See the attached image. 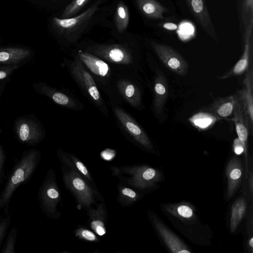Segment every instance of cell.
Returning a JSON list of instances; mask_svg holds the SVG:
<instances>
[{
	"instance_id": "obj_34",
	"label": "cell",
	"mask_w": 253,
	"mask_h": 253,
	"mask_svg": "<svg viewBox=\"0 0 253 253\" xmlns=\"http://www.w3.org/2000/svg\"><path fill=\"white\" fill-rule=\"evenodd\" d=\"M6 160V156L4 150L0 145V180L4 169Z\"/></svg>"
},
{
	"instance_id": "obj_26",
	"label": "cell",
	"mask_w": 253,
	"mask_h": 253,
	"mask_svg": "<svg viewBox=\"0 0 253 253\" xmlns=\"http://www.w3.org/2000/svg\"><path fill=\"white\" fill-rule=\"evenodd\" d=\"M217 120L210 112H199L192 116L189 122L195 127L203 130L210 127Z\"/></svg>"
},
{
	"instance_id": "obj_13",
	"label": "cell",
	"mask_w": 253,
	"mask_h": 253,
	"mask_svg": "<svg viewBox=\"0 0 253 253\" xmlns=\"http://www.w3.org/2000/svg\"><path fill=\"white\" fill-rule=\"evenodd\" d=\"M232 120L235 124L238 139L242 143L244 148L246 163V178L248 174V139L250 133L249 126L244 113L239 97L235 106Z\"/></svg>"
},
{
	"instance_id": "obj_33",
	"label": "cell",
	"mask_w": 253,
	"mask_h": 253,
	"mask_svg": "<svg viewBox=\"0 0 253 253\" xmlns=\"http://www.w3.org/2000/svg\"><path fill=\"white\" fill-rule=\"evenodd\" d=\"M11 221L10 215L0 219V246L4 239Z\"/></svg>"
},
{
	"instance_id": "obj_18",
	"label": "cell",
	"mask_w": 253,
	"mask_h": 253,
	"mask_svg": "<svg viewBox=\"0 0 253 253\" xmlns=\"http://www.w3.org/2000/svg\"><path fill=\"white\" fill-rule=\"evenodd\" d=\"M97 9V5L95 4L77 16L68 18L54 17L53 22L57 28L63 31H73L89 19Z\"/></svg>"
},
{
	"instance_id": "obj_35",
	"label": "cell",
	"mask_w": 253,
	"mask_h": 253,
	"mask_svg": "<svg viewBox=\"0 0 253 253\" xmlns=\"http://www.w3.org/2000/svg\"><path fill=\"white\" fill-rule=\"evenodd\" d=\"M234 150L237 155L242 154L244 151V146L238 138L235 140L234 142Z\"/></svg>"
},
{
	"instance_id": "obj_23",
	"label": "cell",
	"mask_w": 253,
	"mask_h": 253,
	"mask_svg": "<svg viewBox=\"0 0 253 253\" xmlns=\"http://www.w3.org/2000/svg\"><path fill=\"white\" fill-rule=\"evenodd\" d=\"M30 55L29 50L21 47L0 48V63L16 64L23 61Z\"/></svg>"
},
{
	"instance_id": "obj_7",
	"label": "cell",
	"mask_w": 253,
	"mask_h": 253,
	"mask_svg": "<svg viewBox=\"0 0 253 253\" xmlns=\"http://www.w3.org/2000/svg\"><path fill=\"white\" fill-rule=\"evenodd\" d=\"M90 51L101 59L117 65H131L133 61L131 51L121 44L96 45Z\"/></svg>"
},
{
	"instance_id": "obj_19",
	"label": "cell",
	"mask_w": 253,
	"mask_h": 253,
	"mask_svg": "<svg viewBox=\"0 0 253 253\" xmlns=\"http://www.w3.org/2000/svg\"><path fill=\"white\" fill-rule=\"evenodd\" d=\"M118 90L131 106L139 107L141 104V92L138 87L132 81L121 78L116 82Z\"/></svg>"
},
{
	"instance_id": "obj_36",
	"label": "cell",
	"mask_w": 253,
	"mask_h": 253,
	"mask_svg": "<svg viewBox=\"0 0 253 253\" xmlns=\"http://www.w3.org/2000/svg\"><path fill=\"white\" fill-rule=\"evenodd\" d=\"M163 28L166 29L174 31L177 29V26L175 23H171V22H167L165 23L163 25Z\"/></svg>"
},
{
	"instance_id": "obj_4",
	"label": "cell",
	"mask_w": 253,
	"mask_h": 253,
	"mask_svg": "<svg viewBox=\"0 0 253 253\" xmlns=\"http://www.w3.org/2000/svg\"><path fill=\"white\" fill-rule=\"evenodd\" d=\"M69 71L85 95L105 115L107 108L92 76L77 57L68 65Z\"/></svg>"
},
{
	"instance_id": "obj_30",
	"label": "cell",
	"mask_w": 253,
	"mask_h": 253,
	"mask_svg": "<svg viewBox=\"0 0 253 253\" xmlns=\"http://www.w3.org/2000/svg\"><path fill=\"white\" fill-rule=\"evenodd\" d=\"M89 0H73L67 5L62 14V18H70L77 13Z\"/></svg>"
},
{
	"instance_id": "obj_10",
	"label": "cell",
	"mask_w": 253,
	"mask_h": 253,
	"mask_svg": "<svg viewBox=\"0 0 253 253\" xmlns=\"http://www.w3.org/2000/svg\"><path fill=\"white\" fill-rule=\"evenodd\" d=\"M149 218L159 236L169 251L173 253H191L185 244L169 229L154 213H149Z\"/></svg>"
},
{
	"instance_id": "obj_37",
	"label": "cell",
	"mask_w": 253,
	"mask_h": 253,
	"mask_svg": "<svg viewBox=\"0 0 253 253\" xmlns=\"http://www.w3.org/2000/svg\"><path fill=\"white\" fill-rule=\"evenodd\" d=\"M113 154L112 151L110 152V150H109V153L108 151H104V152H102L101 155L104 159L109 160L113 157Z\"/></svg>"
},
{
	"instance_id": "obj_38",
	"label": "cell",
	"mask_w": 253,
	"mask_h": 253,
	"mask_svg": "<svg viewBox=\"0 0 253 253\" xmlns=\"http://www.w3.org/2000/svg\"><path fill=\"white\" fill-rule=\"evenodd\" d=\"M249 190L250 191V192L251 194H253V173L252 172H251L249 173Z\"/></svg>"
},
{
	"instance_id": "obj_25",
	"label": "cell",
	"mask_w": 253,
	"mask_h": 253,
	"mask_svg": "<svg viewBox=\"0 0 253 253\" xmlns=\"http://www.w3.org/2000/svg\"><path fill=\"white\" fill-rule=\"evenodd\" d=\"M247 201L243 197L237 199L231 207L230 229L233 233L243 218L247 210Z\"/></svg>"
},
{
	"instance_id": "obj_6",
	"label": "cell",
	"mask_w": 253,
	"mask_h": 253,
	"mask_svg": "<svg viewBox=\"0 0 253 253\" xmlns=\"http://www.w3.org/2000/svg\"><path fill=\"white\" fill-rule=\"evenodd\" d=\"M152 46L163 64L175 74L187 75L188 65L185 59L174 48L169 45L153 42Z\"/></svg>"
},
{
	"instance_id": "obj_41",
	"label": "cell",
	"mask_w": 253,
	"mask_h": 253,
	"mask_svg": "<svg viewBox=\"0 0 253 253\" xmlns=\"http://www.w3.org/2000/svg\"><path fill=\"white\" fill-rule=\"evenodd\" d=\"M247 4L251 10H253V0H247Z\"/></svg>"
},
{
	"instance_id": "obj_24",
	"label": "cell",
	"mask_w": 253,
	"mask_h": 253,
	"mask_svg": "<svg viewBox=\"0 0 253 253\" xmlns=\"http://www.w3.org/2000/svg\"><path fill=\"white\" fill-rule=\"evenodd\" d=\"M164 209L169 214L182 221L194 219L196 216L193 207L184 203L166 205Z\"/></svg>"
},
{
	"instance_id": "obj_16",
	"label": "cell",
	"mask_w": 253,
	"mask_h": 253,
	"mask_svg": "<svg viewBox=\"0 0 253 253\" xmlns=\"http://www.w3.org/2000/svg\"><path fill=\"white\" fill-rule=\"evenodd\" d=\"M239 96L237 93L217 98L207 109L217 119H227L233 116L234 108Z\"/></svg>"
},
{
	"instance_id": "obj_29",
	"label": "cell",
	"mask_w": 253,
	"mask_h": 253,
	"mask_svg": "<svg viewBox=\"0 0 253 253\" xmlns=\"http://www.w3.org/2000/svg\"><path fill=\"white\" fill-rule=\"evenodd\" d=\"M118 201L124 206H129L139 199V195L133 189L121 185L118 186Z\"/></svg>"
},
{
	"instance_id": "obj_28",
	"label": "cell",
	"mask_w": 253,
	"mask_h": 253,
	"mask_svg": "<svg viewBox=\"0 0 253 253\" xmlns=\"http://www.w3.org/2000/svg\"><path fill=\"white\" fill-rule=\"evenodd\" d=\"M18 134L21 142L31 144L39 142L41 137L40 133L32 130L30 125L27 123H24L20 125Z\"/></svg>"
},
{
	"instance_id": "obj_3",
	"label": "cell",
	"mask_w": 253,
	"mask_h": 253,
	"mask_svg": "<svg viewBox=\"0 0 253 253\" xmlns=\"http://www.w3.org/2000/svg\"><path fill=\"white\" fill-rule=\"evenodd\" d=\"M116 174H125L126 183L138 189L144 190L156 185L162 179V173L156 169L147 165L115 168Z\"/></svg>"
},
{
	"instance_id": "obj_15",
	"label": "cell",
	"mask_w": 253,
	"mask_h": 253,
	"mask_svg": "<svg viewBox=\"0 0 253 253\" xmlns=\"http://www.w3.org/2000/svg\"><path fill=\"white\" fill-rule=\"evenodd\" d=\"M243 174V167L241 160L237 156H233L226 168L227 199H230L237 191L241 182Z\"/></svg>"
},
{
	"instance_id": "obj_40",
	"label": "cell",
	"mask_w": 253,
	"mask_h": 253,
	"mask_svg": "<svg viewBox=\"0 0 253 253\" xmlns=\"http://www.w3.org/2000/svg\"><path fill=\"white\" fill-rule=\"evenodd\" d=\"M6 73L2 71H0V80L4 79L6 77Z\"/></svg>"
},
{
	"instance_id": "obj_5",
	"label": "cell",
	"mask_w": 253,
	"mask_h": 253,
	"mask_svg": "<svg viewBox=\"0 0 253 253\" xmlns=\"http://www.w3.org/2000/svg\"><path fill=\"white\" fill-rule=\"evenodd\" d=\"M38 199L42 210L48 217L57 219L61 213L57 206L61 200L56 176L52 169H49L38 192Z\"/></svg>"
},
{
	"instance_id": "obj_2",
	"label": "cell",
	"mask_w": 253,
	"mask_h": 253,
	"mask_svg": "<svg viewBox=\"0 0 253 253\" xmlns=\"http://www.w3.org/2000/svg\"><path fill=\"white\" fill-rule=\"evenodd\" d=\"M62 176L65 186L72 193L80 209L87 210L95 204L97 191L81 174L71 169L65 170L62 168Z\"/></svg>"
},
{
	"instance_id": "obj_22",
	"label": "cell",
	"mask_w": 253,
	"mask_h": 253,
	"mask_svg": "<svg viewBox=\"0 0 253 253\" xmlns=\"http://www.w3.org/2000/svg\"><path fill=\"white\" fill-rule=\"evenodd\" d=\"M140 11L146 17L152 19H163V13L168 10L157 0H136Z\"/></svg>"
},
{
	"instance_id": "obj_17",
	"label": "cell",
	"mask_w": 253,
	"mask_h": 253,
	"mask_svg": "<svg viewBox=\"0 0 253 253\" xmlns=\"http://www.w3.org/2000/svg\"><path fill=\"white\" fill-rule=\"evenodd\" d=\"M153 108L157 115L161 114L168 97V87L165 75L157 70L154 80Z\"/></svg>"
},
{
	"instance_id": "obj_27",
	"label": "cell",
	"mask_w": 253,
	"mask_h": 253,
	"mask_svg": "<svg viewBox=\"0 0 253 253\" xmlns=\"http://www.w3.org/2000/svg\"><path fill=\"white\" fill-rule=\"evenodd\" d=\"M129 20V11L127 6L120 1L116 8L115 21L116 28L120 33H123L127 28Z\"/></svg>"
},
{
	"instance_id": "obj_8",
	"label": "cell",
	"mask_w": 253,
	"mask_h": 253,
	"mask_svg": "<svg viewBox=\"0 0 253 253\" xmlns=\"http://www.w3.org/2000/svg\"><path fill=\"white\" fill-rule=\"evenodd\" d=\"M113 111L117 120L130 136L139 145L149 151L153 149L152 143L144 129L126 111L114 106Z\"/></svg>"
},
{
	"instance_id": "obj_31",
	"label": "cell",
	"mask_w": 253,
	"mask_h": 253,
	"mask_svg": "<svg viewBox=\"0 0 253 253\" xmlns=\"http://www.w3.org/2000/svg\"><path fill=\"white\" fill-rule=\"evenodd\" d=\"M17 230L13 226L9 232L5 243L1 250V253H15V247L16 242Z\"/></svg>"
},
{
	"instance_id": "obj_32",
	"label": "cell",
	"mask_w": 253,
	"mask_h": 253,
	"mask_svg": "<svg viewBox=\"0 0 253 253\" xmlns=\"http://www.w3.org/2000/svg\"><path fill=\"white\" fill-rule=\"evenodd\" d=\"M75 233L77 238L84 241L92 242L99 241V239L93 232L84 227L77 228Z\"/></svg>"
},
{
	"instance_id": "obj_14",
	"label": "cell",
	"mask_w": 253,
	"mask_h": 253,
	"mask_svg": "<svg viewBox=\"0 0 253 253\" xmlns=\"http://www.w3.org/2000/svg\"><path fill=\"white\" fill-rule=\"evenodd\" d=\"M188 7L204 30L216 40V35L209 13L205 0H185Z\"/></svg>"
},
{
	"instance_id": "obj_9",
	"label": "cell",
	"mask_w": 253,
	"mask_h": 253,
	"mask_svg": "<svg viewBox=\"0 0 253 253\" xmlns=\"http://www.w3.org/2000/svg\"><path fill=\"white\" fill-rule=\"evenodd\" d=\"M253 20H251L246 28L245 34V43L243 53L234 66L229 70L217 77L218 79L224 80L231 77L243 75L248 70L252 63L253 49Z\"/></svg>"
},
{
	"instance_id": "obj_12",
	"label": "cell",
	"mask_w": 253,
	"mask_h": 253,
	"mask_svg": "<svg viewBox=\"0 0 253 253\" xmlns=\"http://www.w3.org/2000/svg\"><path fill=\"white\" fill-rule=\"evenodd\" d=\"M77 57L97 79L101 82L109 81L111 75V69L103 60L90 53L79 50Z\"/></svg>"
},
{
	"instance_id": "obj_39",
	"label": "cell",
	"mask_w": 253,
	"mask_h": 253,
	"mask_svg": "<svg viewBox=\"0 0 253 253\" xmlns=\"http://www.w3.org/2000/svg\"><path fill=\"white\" fill-rule=\"evenodd\" d=\"M248 246L249 250H251V253H253V237L251 236L249 239L248 242Z\"/></svg>"
},
{
	"instance_id": "obj_11",
	"label": "cell",
	"mask_w": 253,
	"mask_h": 253,
	"mask_svg": "<svg viewBox=\"0 0 253 253\" xmlns=\"http://www.w3.org/2000/svg\"><path fill=\"white\" fill-rule=\"evenodd\" d=\"M244 113L248 122L250 133L253 130V69L252 64L243 81V86L238 91Z\"/></svg>"
},
{
	"instance_id": "obj_1",
	"label": "cell",
	"mask_w": 253,
	"mask_h": 253,
	"mask_svg": "<svg viewBox=\"0 0 253 253\" xmlns=\"http://www.w3.org/2000/svg\"><path fill=\"white\" fill-rule=\"evenodd\" d=\"M41 155L38 150H30L23 153L15 163L0 195V209L7 207L16 189L29 180L38 166Z\"/></svg>"
},
{
	"instance_id": "obj_20",
	"label": "cell",
	"mask_w": 253,
	"mask_h": 253,
	"mask_svg": "<svg viewBox=\"0 0 253 253\" xmlns=\"http://www.w3.org/2000/svg\"><path fill=\"white\" fill-rule=\"evenodd\" d=\"M89 225L94 232L99 236L106 233V210L102 204H99L96 209L90 207L87 209Z\"/></svg>"
},
{
	"instance_id": "obj_21",
	"label": "cell",
	"mask_w": 253,
	"mask_h": 253,
	"mask_svg": "<svg viewBox=\"0 0 253 253\" xmlns=\"http://www.w3.org/2000/svg\"><path fill=\"white\" fill-rule=\"evenodd\" d=\"M57 156L61 161L70 169H73L84 177L90 184L93 183L91 174L85 166L74 155L59 150Z\"/></svg>"
}]
</instances>
